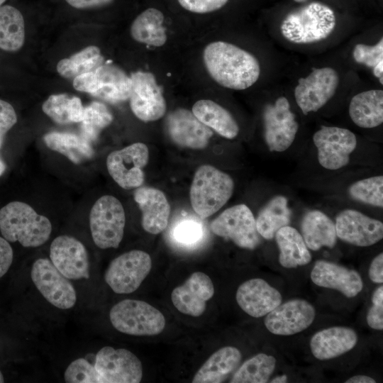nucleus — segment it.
<instances>
[{
  "label": "nucleus",
  "mask_w": 383,
  "mask_h": 383,
  "mask_svg": "<svg viewBox=\"0 0 383 383\" xmlns=\"http://www.w3.org/2000/svg\"><path fill=\"white\" fill-rule=\"evenodd\" d=\"M104 59L99 48L90 45L68 58L60 60L57 71L65 78H74L84 73L93 72L104 64Z\"/></svg>",
  "instance_id": "36"
},
{
  "label": "nucleus",
  "mask_w": 383,
  "mask_h": 383,
  "mask_svg": "<svg viewBox=\"0 0 383 383\" xmlns=\"http://www.w3.org/2000/svg\"><path fill=\"white\" fill-rule=\"evenodd\" d=\"M30 277L40 293L54 306L68 309L74 306L77 294L74 287L50 260L40 258L35 260Z\"/></svg>",
  "instance_id": "13"
},
{
  "label": "nucleus",
  "mask_w": 383,
  "mask_h": 383,
  "mask_svg": "<svg viewBox=\"0 0 383 383\" xmlns=\"http://www.w3.org/2000/svg\"><path fill=\"white\" fill-rule=\"evenodd\" d=\"M204 63L211 78L223 87L243 90L259 79L260 66L250 52L228 42L209 43L203 52Z\"/></svg>",
  "instance_id": "1"
},
{
  "label": "nucleus",
  "mask_w": 383,
  "mask_h": 383,
  "mask_svg": "<svg viewBox=\"0 0 383 383\" xmlns=\"http://www.w3.org/2000/svg\"><path fill=\"white\" fill-rule=\"evenodd\" d=\"M172 235L179 244L190 246L196 244L202 238L203 226L196 220L183 219L174 227Z\"/></svg>",
  "instance_id": "40"
},
{
  "label": "nucleus",
  "mask_w": 383,
  "mask_h": 383,
  "mask_svg": "<svg viewBox=\"0 0 383 383\" xmlns=\"http://www.w3.org/2000/svg\"><path fill=\"white\" fill-rule=\"evenodd\" d=\"M93 365L96 383H138L143 377L140 360L132 352L105 346Z\"/></svg>",
  "instance_id": "8"
},
{
  "label": "nucleus",
  "mask_w": 383,
  "mask_h": 383,
  "mask_svg": "<svg viewBox=\"0 0 383 383\" xmlns=\"http://www.w3.org/2000/svg\"><path fill=\"white\" fill-rule=\"evenodd\" d=\"M218 236L232 240L240 248L253 250L260 243L255 219L245 204H238L223 211L210 224Z\"/></svg>",
  "instance_id": "10"
},
{
  "label": "nucleus",
  "mask_w": 383,
  "mask_h": 383,
  "mask_svg": "<svg viewBox=\"0 0 383 383\" xmlns=\"http://www.w3.org/2000/svg\"><path fill=\"white\" fill-rule=\"evenodd\" d=\"M13 258V252L9 241L0 237V278L3 277L10 268Z\"/></svg>",
  "instance_id": "45"
},
{
  "label": "nucleus",
  "mask_w": 383,
  "mask_h": 383,
  "mask_svg": "<svg viewBox=\"0 0 383 383\" xmlns=\"http://www.w3.org/2000/svg\"><path fill=\"white\" fill-rule=\"evenodd\" d=\"M4 377H3V374L1 373V372L0 371V383H2L4 382Z\"/></svg>",
  "instance_id": "54"
},
{
  "label": "nucleus",
  "mask_w": 383,
  "mask_h": 383,
  "mask_svg": "<svg viewBox=\"0 0 383 383\" xmlns=\"http://www.w3.org/2000/svg\"><path fill=\"white\" fill-rule=\"evenodd\" d=\"M336 25L334 11L327 5L311 2L292 11L283 19V37L296 44H308L327 38Z\"/></svg>",
  "instance_id": "3"
},
{
  "label": "nucleus",
  "mask_w": 383,
  "mask_h": 383,
  "mask_svg": "<svg viewBox=\"0 0 383 383\" xmlns=\"http://www.w3.org/2000/svg\"><path fill=\"white\" fill-rule=\"evenodd\" d=\"M6 0H0V6L6 1Z\"/></svg>",
  "instance_id": "56"
},
{
  "label": "nucleus",
  "mask_w": 383,
  "mask_h": 383,
  "mask_svg": "<svg viewBox=\"0 0 383 383\" xmlns=\"http://www.w3.org/2000/svg\"><path fill=\"white\" fill-rule=\"evenodd\" d=\"M294 1H296V2L301 3V2L306 1H308V0H294Z\"/></svg>",
  "instance_id": "55"
},
{
  "label": "nucleus",
  "mask_w": 383,
  "mask_h": 383,
  "mask_svg": "<svg viewBox=\"0 0 383 383\" xmlns=\"http://www.w3.org/2000/svg\"><path fill=\"white\" fill-rule=\"evenodd\" d=\"M276 366V359L265 353H259L246 360L235 372L231 383H265Z\"/></svg>",
  "instance_id": "37"
},
{
  "label": "nucleus",
  "mask_w": 383,
  "mask_h": 383,
  "mask_svg": "<svg viewBox=\"0 0 383 383\" xmlns=\"http://www.w3.org/2000/svg\"><path fill=\"white\" fill-rule=\"evenodd\" d=\"M148 159L147 145L135 143L109 153L106 167L110 176L121 188L133 189L143 184L145 174L143 169Z\"/></svg>",
  "instance_id": "12"
},
{
  "label": "nucleus",
  "mask_w": 383,
  "mask_h": 383,
  "mask_svg": "<svg viewBox=\"0 0 383 383\" xmlns=\"http://www.w3.org/2000/svg\"><path fill=\"white\" fill-rule=\"evenodd\" d=\"M274 237L279 249V262L282 267L296 268L311 262V255L296 229L284 226L277 231Z\"/></svg>",
  "instance_id": "30"
},
{
  "label": "nucleus",
  "mask_w": 383,
  "mask_h": 383,
  "mask_svg": "<svg viewBox=\"0 0 383 383\" xmlns=\"http://www.w3.org/2000/svg\"><path fill=\"white\" fill-rule=\"evenodd\" d=\"M287 382V377L285 374L277 376L272 379V383H283Z\"/></svg>",
  "instance_id": "52"
},
{
  "label": "nucleus",
  "mask_w": 383,
  "mask_h": 383,
  "mask_svg": "<svg viewBox=\"0 0 383 383\" xmlns=\"http://www.w3.org/2000/svg\"><path fill=\"white\" fill-rule=\"evenodd\" d=\"M163 23V13L157 9L149 8L134 19L131 35L137 42L155 47L162 46L167 41Z\"/></svg>",
  "instance_id": "31"
},
{
  "label": "nucleus",
  "mask_w": 383,
  "mask_h": 383,
  "mask_svg": "<svg viewBox=\"0 0 383 383\" xmlns=\"http://www.w3.org/2000/svg\"><path fill=\"white\" fill-rule=\"evenodd\" d=\"M352 199L377 207L383 206V176L359 180L349 188Z\"/></svg>",
  "instance_id": "39"
},
{
  "label": "nucleus",
  "mask_w": 383,
  "mask_h": 383,
  "mask_svg": "<svg viewBox=\"0 0 383 383\" xmlns=\"http://www.w3.org/2000/svg\"><path fill=\"white\" fill-rule=\"evenodd\" d=\"M301 228L304 240L310 250L316 251L323 246L333 248L335 245L337 235L335 224L320 211L308 212L302 219Z\"/></svg>",
  "instance_id": "27"
},
{
  "label": "nucleus",
  "mask_w": 383,
  "mask_h": 383,
  "mask_svg": "<svg viewBox=\"0 0 383 383\" xmlns=\"http://www.w3.org/2000/svg\"><path fill=\"white\" fill-rule=\"evenodd\" d=\"M228 0H178L186 10L193 13H206L222 8Z\"/></svg>",
  "instance_id": "43"
},
{
  "label": "nucleus",
  "mask_w": 383,
  "mask_h": 383,
  "mask_svg": "<svg viewBox=\"0 0 383 383\" xmlns=\"http://www.w3.org/2000/svg\"><path fill=\"white\" fill-rule=\"evenodd\" d=\"M316 316L314 307L304 299L281 303L268 313L264 323L266 328L277 335H292L308 328Z\"/></svg>",
  "instance_id": "17"
},
{
  "label": "nucleus",
  "mask_w": 383,
  "mask_h": 383,
  "mask_svg": "<svg viewBox=\"0 0 383 383\" xmlns=\"http://www.w3.org/2000/svg\"><path fill=\"white\" fill-rule=\"evenodd\" d=\"M152 267L151 257L147 252L133 250L113 259L104 274V279L116 294L135 291L146 278Z\"/></svg>",
  "instance_id": "9"
},
{
  "label": "nucleus",
  "mask_w": 383,
  "mask_h": 383,
  "mask_svg": "<svg viewBox=\"0 0 383 383\" xmlns=\"http://www.w3.org/2000/svg\"><path fill=\"white\" fill-rule=\"evenodd\" d=\"M242 358L240 350L233 346L223 347L204 363L194 375L193 383H219L239 365Z\"/></svg>",
  "instance_id": "28"
},
{
  "label": "nucleus",
  "mask_w": 383,
  "mask_h": 383,
  "mask_svg": "<svg viewBox=\"0 0 383 383\" xmlns=\"http://www.w3.org/2000/svg\"><path fill=\"white\" fill-rule=\"evenodd\" d=\"M5 170H6L5 164L2 161V160L0 158V176L4 172Z\"/></svg>",
  "instance_id": "53"
},
{
  "label": "nucleus",
  "mask_w": 383,
  "mask_h": 383,
  "mask_svg": "<svg viewBox=\"0 0 383 383\" xmlns=\"http://www.w3.org/2000/svg\"><path fill=\"white\" fill-rule=\"evenodd\" d=\"M318 160L326 169L335 170L347 165L357 146L355 135L348 129L321 126L313 136Z\"/></svg>",
  "instance_id": "14"
},
{
  "label": "nucleus",
  "mask_w": 383,
  "mask_h": 383,
  "mask_svg": "<svg viewBox=\"0 0 383 383\" xmlns=\"http://www.w3.org/2000/svg\"><path fill=\"white\" fill-rule=\"evenodd\" d=\"M345 383H375L376 381L367 375H355L345 382Z\"/></svg>",
  "instance_id": "49"
},
{
  "label": "nucleus",
  "mask_w": 383,
  "mask_h": 383,
  "mask_svg": "<svg viewBox=\"0 0 383 383\" xmlns=\"http://www.w3.org/2000/svg\"><path fill=\"white\" fill-rule=\"evenodd\" d=\"M16 122L17 115L12 105L0 99V148L5 135Z\"/></svg>",
  "instance_id": "44"
},
{
  "label": "nucleus",
  "mask_w": 383,
  "mask_h": 383,
  "mask_svg": "<svg viewBox=\"0 0 383 383\" xmlns=\"http://www.w3.org/2000/svg\"><path fill=\"white\" fill-rule=\"evenodd\" d=\"M235 298L242 310L254 318L267 315L282 301L280 292L261 278L250 279L241 284Z\"/></svg>",
  "instance_id": "22"
},
{
  "label": "nucleus",
  "mask_w": 383,
  "mask_h": 383,
  "mask_svg": "<svg viewBox=\"0 0 383 383\" xmlns=\"http://www.w3.org/2000/svg\"><path fill=\"white\" fill-rule=\"evenodd\" d=\"M311 279L316 285L338 290L348 298L357 296L363 289L362 277L357 271L326 260L315 262Z\"/></svg>",
  "instance_id": "23"
},
{
  "label": "nucleus",
  "mask_w": 383,
  "mask_h": 383,
  "mask_svg": "<svg viewBox=\"0 0 383 383\" xmlns=\"http://www.w3.org/2000/svg\"><path fill=\"white\" fill-rule=\"evenodd\" d=\"M357 339L353 329L333 326L316 333L310 340V348L316 359L327 360L351 350L356 345Z\"/></svg>",
  "instance_id": "25"
},
{
  "label": "nucleus",
  "mask_w": 383,
  "mask_h": 383,
  "mask_svg": "<svg viewBox=\"0 0 383 383\" xmlns=\"http://www.w3.org/2000/svg\"><path fill=\"white\" fill-rule=\"evenodd\" d=\"M290 217L287 198L277 196L260 211L255 220L257 231L264 238L271 240L279 228L289 225Z\"/></svg>",
  "instance_id": "33"
},
{
  "label": "nucleus",
  "mask_w": 383,
  "mask_h": 383,
  "mask_svg": "<svg viewBox=\"0 0 383 383\" xmlns=\"http://www.w3.org/2000/svg\"><path fill=\"white\" fill-rule=\"evenodd\" d=\"M335 227L338 238L356 246H370L383 238L382 222L353 209L341 211Z\"/></svg>",
  "instance_id": "19"
},
{
  "label": "nucleus",
  "mask_w": 383,
  "mask_h": 383,
  "mask_svg": "<svg viewBox=\"0 0 383 383\" xmlns=\"http://www.w3.org/2000/svg\"><path fill=\"white\" fill-rule=\"evenodd\" d=\"M44 143L50 150L57 152L74 164L91 158L94 150L82 135L62 132H51L43 137Z\"/></svg>",
  "instance_id": "32"
},
{
  "label": "nucleus",
  "mask_w": 383,
  "mask_h": 383,
  "mask_svg": "<svg viewBox=\"0 0 383 383\" xmlns=\"http://www.w3.org/2000/svg\"><path fill=\"white\" fill-rule=\"evenodd\" d=\"M126 216L120 201L105 195L94 204L89 213L92 239L101 249L117 248L123 237Z\"/></svg>",
  "instance_id": "6"
},
{
  "label": "nucleus",
  "mask_w": 383,
  "mask_h": 383,
  "mask_svg": "<svg viewBox=\"0 0 383 383\" xmlns=\"http://www.w3.org/2000/svg\"><path fill=\"white\" fill-rule=\"evenodd\" d=\"M50 257L67 279H89L88 253L83 243L77 238L66 235L55 238L50 245Z\"/></svg>",
  "instance_id": "18"
},
{
  "label": "nucleus",
  "mask_w": 383,
  "mask_h": 383,
  "mask_svg": "<svg viewBox=\"0 0 383 383\" xmlns=\"http://www.w3.org/2000/svg\"><path fill=\"white\" fill-rule=\"evenodd\" d=\"M43 111L59 124L80 123L84 107L79 97L65 94L50 95L42 105Z\"/></svg>",
  "instance_id": "35"
},
{
  "label": "nucleus",
  "mask_w": 383,
  "mask_h": 383,
  "mask_svg": "<svg viewBox=\"0 0 383 383\" xmlns=\"http://www.w3.org/2000/svg\"><path fill=\"white\" fill-rule=\"evenodd\" d=\"M0 231L9 242L38 247L50 238L52 225L45 216L22 201H11L0 209Z\"/></svg>",
  "instance_id": "2"
},
{
  "label": "nucleus",
  "mask_w": 383,
  "mask_h": 383,
  "mask_svg": "<svg viewBox=\"0 0 383 383\" xmlns=\"http://www.w3.org/2000/svg\"><path fill=\"white\" fill-rule=\"evenodd\" d=\"M367 322L373 329H383V305L372 304L367 314Z\"/></svg>",
  "instance_id": "46"
},
{
  "label": "nucleus",
  "mask_w": 383,
  "mask_h": 383,
  "mask_svg": "<svg viewBox=\"0 0 383 383\" xmlns=\"http://www.w3.org/2000/svg\"><path fill=\"white\" fill-rule=\"evenodd\" d=\"M373 74L379 78L380 83L383 84V60L380 61L373 67Z\"/></svg>",
  "instance_id": "51"
},
{
  "label": "nucleus",
  "mask_w": 383,
  "mask_h": 383,
  "mask_svg": "<svg viewBox=\"0 0 383 383\" xmlns=\"http://www.w3.org/2000/svg\"><path fill=\"white\" fill-rule=\"evenodd\" d=\"M113 121V115L102 103L94 101L84 107L81 123L82 136L89 142L96 140L100 132Z\"/></svg>",
  "instance_id": "38"
},
{
  "label": "nucleus",
  "mask_w": 383,
  "mask_h": 383,
  "mask_svg": "<svg viewBox=\"0 0 383 383\" xmlns=\"http://www.w3.org/2000/svg\"><path fill=\"white\" fill-rule=\"evenodd\" d=\"M233 189V180L228 174L209 165H201L191 184V205L198 216L207 218L226 204Z\"/></svg>",
  "instance_id": "4"
},
{
  "label": "nucleus",
  "mask_w": 383,
  "mask_h": 383,
  "mask_svg": "<svg viewBox=\"0 0 383 383\" xmlns=\"http://www.w3.org/2000/svg\"><path fill=\"white\" fill-rule=\"evenodd\" d=\"M339 76L331 67L313 68L311 72L299 79L294 88L296 102L303 113L316 112L335 94Z\"/></svg>",
  "instance_id": "11"
},
{
  "label": "nucleus",
  "mask_w": 383,
  "mask_h": 383,
  "mask_svg": "<svg viewBox=\"0 0 383 383\" xmlns=\"http://www.w3.org/2000/svg\"><path fill=\"white\" fill-rule=\"evenodd\" d=\"M109 317L112 326L117 331L132 335H157L165 326L163 314L140 300L121 301L111 308Z\"/></svg>",
  "instance_id": "5"
},
{
  "label": "nucleus",
  "mask_w": 383,
  "mask_h": 383,
  "mask_svg": "<svg viewBox=\"0 0 383 383\" xmlns=\"http://www.w3.org/2000/svg\"><path fill=\"white\" fill-rule=\"evenodd\" d=\"M369 277L372 282L377 284L383 282V254L379 253L372 261L369 268Z\"/></svg>",
  "instance_id": "47"
},
{
  "label": "nucleus",
  "mask_w": 383,
  "mask_h": 383,
  "mask_svg": "<svg viewBox=\"0 0 383 383\" xmlns=\"http://www.w3.org/2000/svg\"><path fill=\"white\" fill-rule=\"evenodd\" d=\"M70 6L79 9L101 7L109 4L113 0H65Z\"/></svg>",
  "instance_id": "48"
},
{
  "label": "nucleus",
  "mask_w": 383,
  "mask_h": 383,
  "mask_svg": "<svg viewBox=\"0 0 383 383\" xmlns=\"http://www.w3.org/2000/svg\"><path fill=\"white\" fill-rule=\"evenodd\" d=\"M349 114L357 126L377 127L383 122V91L372 89L355 95L350 100Z\"/></svg>",
  "instance_id": "26"
},
{
  "label": "nucleus",
  "mask_w": 383,
  "mask_h": 383,
  "mask_svg": "<svg viewBox=\"0 0 383 383\" xmlns=\"http://www.w3.org/2000/svg\"><path fill=\"white\" fill-rule=\"evenodd\" d=\"M130 77L131 90L128 99L134 115L145 122L161 118L166 112L167 104L155 76L150 72L139 71Z\"/></svg>",
  "instance_id": "16"
},
{
  "label": "nucleus",
  "mask_w": 383,
  "mask_h": 383,
  "mask_svg": "<svg viewBox=\"0 0 383 383\" xmlns=\"http://www.w3.org/2000/svg\"><path fill=\"white\" fill-rule=\"evenodd\" d=\"M213 294L214 287L210 277L204 272H195L182 285L173 289L171 299L179 312L197 317L204 313L206 301Z\"/></svg>",
  "instance_id": "21"
},
{
  "label": "nucleus",
  "mask_w": 383,
  "mask_h": 383,
  "mask_svg": "<svg viewBox=\"0 0 383 383\" xmlns=\"http://www.w3.org/2000/svg\"><path fill=\"white\" fill-rule=\"evenodd\" d=\"M25 41V22L22 13L10 5L0 6V49L6 52L20 50Z\"/></svg>",
  "instance_id": "34"
},
{
  "label": "nucleus",
  "mask_w": 383,
  "mask_h": 383,
  "mask_svg": "<svg viewBox=\"0 0 383 383\" xmlns=\"http://www.w3.org/2000/svg\"><path fill=\"white\" fill-rule=\"evenodd\" d=\"M65 380L69 383H96L93 365L86 358H78L67 367Z\"/></svg>",
  "instance_id": "41"
},
{
  "label": "nucleus",
  "mask_w": 383,
  "mask_h": 383,
  "mask_svg": "<svg viewBox=\"0 0 383 383\" xmlns=\"http://www.w3.org/2000/svg\"><path fill=\"white\" fill-rule=\"evenodd\" d=\"M192 111L199 121L220 135L228 139L238 135L239 127L236 121L228 110L215 101L199 100L193 105Z\"/></svg>",
  "instance_id": "29"
},
{
  "label": "nucleus",
  "mask_w": 383,
  "mask_h": 383,
  "mask_svg": "<svg viewBox=\"0 0 383 383\" xmlns=\"http://www.w3.org/2000/svg\"><path fill=\"white\" fill-rule=\"evenodd\" d=\"M134 199L142 211V226L151 234H158L167 226L170 206L165 194L157 189L140 187Z\"/></svg>",
  "instance_id": "24"
},
{
  "label": "nucleus",
  "mask_w": 383,
  "mask_h": 383,
  "mask_svg": "<svg viewBox=\"0 0 383 383\" xmlns=\"http://www.w3.org/2000/svg\"><path fill=\"white\" fill-rule=\"evenodd\" d=\"M372 302L374 304L383 305V286L379 287L372 296Z\"/></svg>",
  "instance_id": "50"
},
{
  "label": "nucleus",
  "mask_w": 383,
  "mask_h": 383,
  "mask_svg": "<svg viewBox=\"0 0 383 383\" xmlns=\"http://www.w3.org/2000/svg\"><path fill=\"white\" fill-rule=\"evenodd\" d=\"M353 57L357 63L373 68L383 60V38L374 45L357 44L353 49Z\"/></svg>",
  "instance_id": "42"
},
{
  "label": "nucleus",
  "mask_w": 383,
  "mask_h": 383,
  "mask_svg": "<svg viewBox=\"0 0 383 383\" xmlns=\"http://www.w3.org/2000/svg\"><path fill=\"white\" fill-rule=\"evenodd\" d=\"M166 128L174 143L194 150L206 148L213 135L212 131L199 121L192 111L183 108L177 109L168 115Z\"/></svg>",
  "instance_id": "20"
},
{
  "label": "nucleus",
  "mask_w": 383,
  "mask_h": 383,
  "mask_svg": "<svg viewBox=\"0 0 383 383\" xmlns=\"http://www.w3.org/2000/svg\"><path fill=\"white\" fill-rule=\"evenodd\" d=\"M73 87L102 100L118 103L129 99L131 79L118 66L104 63L93 72L74 77Z\"/></svg>",
  "instance_id": "7"
},
{
  "label": "nucleus",
  "mask_w": 383,
  "mask_h": 383,
  "mask_svg": "<svg viewBox=\"0 0 383 383\" xmlns=\"http://www.w3.org/2000/svg\"><path fill=\"white\" fill-rule=\"evenodd\" d=\"M295 115L284 96L267 104L263 111L264 136L270 151L283 152L294 142L299 129Z\"/></svg>",
  "instance_id": "15"
}]
</instances>
